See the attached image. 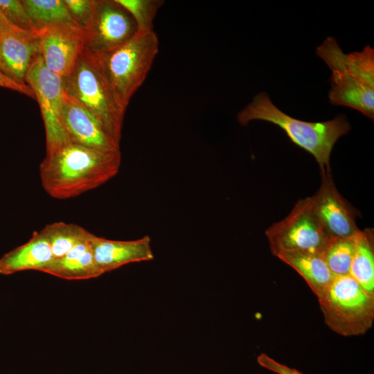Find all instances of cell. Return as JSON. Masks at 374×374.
Listing matches in <instances>:
<instances>
[{
	"instance_id": "1",
	"label": "cell",
	"mask_w": 374,
	"mask_h": 374,
	"mask_svg": "<svg viewBox=\"0 0 374 374\" xmlns=\"http://www.w3.org/2000/svg\"><path fill=\"white\" fill-rule=\"evenodd\" d=\"M120 150H104L68 143L46 156L39 166L42 186L53 198L76 197L115 177Z\"/></svg>"
},
{
	"instance_id": "2",
	"label": "cell",
	"mask_w": 374,
	"mask_h": 374,
	"mask_svg": "<svg viewBox=\"0 0 374 374\" xmlns=\"http://www.w3.org/2000/svg\"><path fill=\"white\" fill-rule=\"evenodd\" d=\"M332 71L328 93L333 105L346 106L374 118V48L344 53L333 37H328L316 48Z\"/></svg>"
},
{
	"instance_id": "3",
	"label": "cell",
	"mask_w": 374,
	"mask_h": 374,
	"mask_svg": "<svg viewBox=\"0 0 374 374\" xmlns=\"http://www.w3.org/2000/svg\"><path fill=\"white\" fill-rule=\"evenodd\" d=\"M247 125L253 120L271 123L280 127L290 139L311 154L321 171H331L330 158L338 139L348 133L350 126L344 115L324 122H307L291 117L276 107L266 92H260L237 116Z\"/></svg>"
},
{
	"instance_id": "4",
	"label": "cell",
	"mask_w": 374,
	"mask_h": 374,
	"mask_svg": "<svg viewBox=\"0 0 374 374\" xmlns=\"http://www.w3.org/2000/svg\"><path fill=\"white\" fill-rule=\"evenodd\" d=\"M62 82L64 91L80 101L120 146L125 112L118 105L96 55L84 46Z\"/></svg>"
},
{
	"instance_id": "5",
	"label": "cell",
	"mask_w": 374,
	"mask_h": 374,
	"mask_svg": "<svg viewBox=\"0 0 374 374\" xmlns=\"http://www.w3.org/2000/svg\"><path fill=\"white\" fill-rule=\"evenodd\" d=\"M159 51L154 30L137 31L123 45L95 55L121 109L129 103L144 82Z\"/></svg>"
},
{
	"instance_id": "6",
	"label": "cell",
	"mask_w": 374,
	"mask_h": 374,
	"mask_svg": "<svg viewBox=\"0 0 374 374\" xmlns=\"http://www.w3.org/2000/svg\"><path fill=\"white\" fill-rule=\"evenodd\" d=\"M327 326L335 333L353 337L365 334L374 322V295L350 276H335L317 299Z\"/></svg>"
},
{
	"instance_id": "7",
	"label": "cell",
	"mask_w": 374,
	"mask_h": 374,
	"mask_svg": "<svg viewBox=\"0 0 374 374\" xmlns=\"http://www.w3.org/2000/svg\"><path fill=\"white\" fill-rule=\"evenodd\" d=\"M272 255L305 251L323 253L330 238L317 215L311 197L299 199L291 212L265 231Z\"/></svg>"
},
{
	"instance_id": "8",
	"label": "cell",
	"mask_w": 374,
	"mask_h": 374,
	"mask_svg": "<svg viewBox=\"0 0 374 374\" xmlns=\"http://www.w3.org/2000/svg\"><path fill=\"white\" fill-rule=\"evenodd\" d=\"M25 82L33 91L39 105L46 133V154H50L70 143L60 119L62 78L46 66L39 54L29 67Z\"/></svg>"
},
{
	"instance_id": "9",
	"label": "cell",
	"mask_w": 374,
	"mask_h": 374,
	"mask_svg": "<svg viewBox=\"0 0 374 374\" xmlns=\"http://www.w3.org/2000/svg\"><path fill=\"white\" fill-rule=\"evenodd\" d=\"M136 32L132 16L115 0H97L91 22L84 30L85 47L101 54L123 45Z\"/></svg>"
},
{
	"instance_id": "10",
	"label": "cell",
	"mask_w": 374,
	"mask_h": 374,
	"mask_svg": "<svg viewBox=\"0 0 374 374\" xmlns=\"http://www.w3.org/2000/svg\"><path fill=\"white\" fill-rule=\"evenodd\" d=\"M321 181L312 196L314 210L329 238H350L361 230L356 218L359 213L340 194L334 183L331 171H321Z\"/></svg>"
},
{
	"instance_id": "11",
	"label": "cell",
	"mask_w": 374,
	"mask_h": 374,
	"mask_svg": "<svg viewBox=\"0 0 374 374\" xmlns=\"http://www.w3.org/2000/svg\"><path fill=\"white\" fill-rule=\"evenodd\" d=\"M36 35L46 66L62 78L70 73L85 46L84 31L62 26L38 30Z\"/></svg>"
},
{
	"instance_id": "12",
	"label": "cell",
	"mask_w": 374,
	"mask_h": 374,
	"mask_svg": "<svg viewBox=\"0 0 374 374\" xmlns=\"http://www.w3.org/2000/svg\"><path fill=\"white\" fill-rule=\"evenodd\" d=\"M60 119L70 143L104 150H120L85 107L64 89Z\"/></svg>"
},
{
	"instance_id": "13",
	"label": "cell",
	"mask_w": 374,
	"mask_h": 374,
	"mask_svg": "<svg viewBox=\"0 0 374 374\" xmlns=\"http://www.w3.org/2000/svg\"><path fill=\"white\" fill-rule=\"evenodd\" d=\"M91 242L95 262L102 274L154 258L148 235L133 240H114L93 234Z\"/></svg>"
},
{
	"instance_id": "14",
	"label": "cell",
	"mask_w": 374,
	"mask_h": 374,
	"mask_svg": "<svg viewBox=\"0 0 374 374\" xmlns=\"http://www.w3.org/2000/svg\"><path fill=\"white\" fill-rule=\"evenodd\" d=\"M40 54L36 34L24 30L0 35V70L21 84L26 73Z\"/></svg>"
},
{
	"instance_id": "15",
	"label": "cell",
	"mask_w": 374,
	"mask_h": 374,
	"mask_svg": "<svg viewBox=\"0 0 374 374\" xmlns=\"http://www.w3.org/2000/svg\"><path fill=\"white\" fill-rule=\"evenodd\" d=\"M53 260L48 239L42 230L35 231L28 242L0 258V274L10 275L26 270L42 272Z\"/></svg>"
},
{
	"instance_id": "16",
	"label": "cell",
	"mask_w": 374,
	"mask_h": 374,
	"mask_svg": "<svg viewBox=\"0 0 374 374\" xmlns=\"http://www.w3.org/2000/svg\"><path fill=\"white\" fill-rule=\"evenodd\" d=\"M91 236L66 254L54 259L42 272L66 280H83L102 275L93 258Z\"/></svg>"
},
{
	"instance_id": "17",
	"label": "cell",
	"mask_w": 374,
	"mask_h": 374,
	"mask_svg": "<svg viewBox=\"0 0 374 374\" xmlns=\"http://www.w3.org/2000/svg\"><path fill=\"white\" fill-rule=\"evenodd\" d=\"M276 257L301 276L317 299L326 291L335 277L321 253L296 251L282 253Z\"/></svg>"
},
{
	"instance_id": "18",
	"label": "cell",
	"mask_w": 374,
	"mask_h": 374,
	"mask_svg": "<svg viewBox=\"0 0 374 374\" xmlns=\"http://www.w3.org/2000/svg\"><path fill=\"white\" fill-rule=\"evenodd\" d=\"M349 275L365 291L374 295V238L371 229L361 230L355 236V248Z\"/></svg>"
},
{
	"instance_id": "19",
	"label": "cell",
	"mask_w": 374,
	"mask_h": 374,
	"mask_svg": "<svg viewBox=\"0 0 374 374\" xmlns=\"http://www.w3.org/2000/svg\"><path fill=\"white\" fill-rule=\"evenodd\" d=\"M21 2L35 26L36 33L55 26L78 27L70 16L64 0H23Z\"/></svg>"
},
{
	"instance_id": "20",
	"label": "cell",
	"mask_w": 374,
	"mask_h": 374,
	"mask_svg": "<svg viewBox=\"0 0 374 374\" xmlns=\"http://www.w3.org/2000/svg\"><path fill=\"white\" fill-rule=\"evenodd\" d=\"M42 231L50 243L54 259L62 257L93 234L80 225L63 222L47 224Z\"/></svg>"
},
{
	"instance_id": "21",
	"label": "cell",
	"mask_w": 374,
	"mask_h": 374,
	"mask_svg": "<svg viewBox=\"0 0 374 374\" xmlns=\"http://www.w3.org/2000/svg\"><path fill=\"white\" fill-rule=\"evenodd\" d=\"M355 236L331 238L323 252V257L335 276L349 275L355 248Z\"/></svg>"
},
{
	"instance_id": "22",
	"label": "cell",
	"mask_w": 374,
	"mask_h": 374,
	"mask_svg": "<svg viewBox=\"0 0 374 374\" xmlns=\"http://www.w3.org/2000/svg\"><path fill=\"white\" fill-rule=\"evenodd\" d=\"M133 18L137 31L153 30V21L164 3L161 0H115Z\"/></svg>"
},
{
	"instance_id": "23",
	"label": "cell",
	"mask_w": 374,
	"mask_h": 374,
	"mask_svg": "<svg viewBox=\"0 0 374 374\" xmlns=\"http://www.w3.org/2000/svg\"><path fill=\"white\" fill-rule=\"evenodd\" d=\"M0 8L14 26L22 30L36 34L35 26L21 1L0 0Z\"/></svg>"
},
{
	"instance_id": "24",
	"label": "cell",
	"mask_w": 374,
	"mask_h": 374,
	"mask_svg": "<svg viewBox=\"0 0 374 374\" xmlns=\"http://www.w3.org/2000/svg\"><path fill=\"white\" fill-rule=\"evenodd\" d=\"M72 19L83 31L93 19L97 0H64Z\"/></svg>"
},
{
	"instance_id": "25",
	"label": "cell",
	"mask_w": 374,
	"mask_h": 374,
	"mask_svg": "<svg viewBox=\"0 0 374 374\" xmlns=\"http://www.w3.org/2000/svg\"><path fill=\"white\" fill-rule=\"evenodd\" d=\"M257 362L260 366L276 374H303L295 368L274 360L265 353L260 354L257 357Z\"/></svg>"
},
{
	"instance_id": "26",
	"label": "cell",
	"mask_w": 374,
	"mask_h": 374,
	"mask_svg": "<svg viewBox=\"0 0 374 374\" xmlns=\"http://www.w3.org/2000/svg\"><path fill=\"white\" fill-rule=\"evenodd\" d=\"M0 87L21 93L32 98H35L33 91L28 85L21 84L17 82L16 81L6 75L1 70Z\"/></svg>"
},
{
	"instance_id": "27",
	"label": "cell",
	"mask_w": 374,
	"mask_h": 374,
	"mask_svg": "<svg viewBox=\"0 0 374 374\" xmlns=\"http://www.w3.org/2000/svg\"><path fill=\"white\" fill-rule=\"evenodd\" d=\"M22 30L14 26L0 8V35Z\"/></svg>"
}]
</instances>
